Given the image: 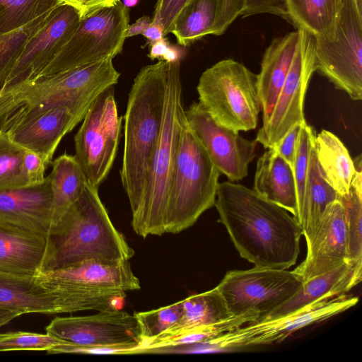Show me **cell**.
I'll use <instances>...</instances> for the list:
<instances>
[{
  "mask_svg": "<svg viewBox=\"0 0 362 362\" xmlns=\"http://www.w3.org/2000/svg\"><path fill=\"white\" fill-rule=\"evenodd\" d=\"M257 75L232 59L218 62L201 75L199 103L219 125L234 132L255 129L261 112Z\"/></svg>",
  "mask_w": 362,
  "mask_h": 362,
  "instance_id": "cell-8",
  "label": "cell"
},
{
  "mask_svg": "<svg viewBox=\"0 0 362 362\" xmlns=\"http://www.w3.org/2000/svg\"><path fill=\"white\" fill-rule=\"evenodd\" d=\"M119 76L109 57L0 93V132L59 105L93 103L102 91L114 86Z\"/></svg>",
  "mask_w": 362,
  "mask_h": 362,
  "instance_id": "cell-4",
  "label": "cell"
},
{
  "mask_svg": "<svg viewBox=\"0 0 362 362\" xmlns=\"http://www.w3.org/2000/svg\"><path fill=\"white\" fill-rule=\"evenodd\" d=\"M141 35L146 38V45L150 46L153 42L164 37L163 28L159 24L154 23H151Z\"/></svg>",
  "mask_w": 362,
  "mask_h": 362,
  "instance_id": "cell-47",
  "label": "cell"
},
{
  "mask_svg": "<svg viewBox=\"0 0 362 362\" xmlns=\"http://www.w3.org/2000/svg\"><path fill=\"white\" fill-rule=\"evenodd\" d=\"M58 5L59 0H0V34L23 27Z\"/></svg>",
  "mask_w": 362,
  "mask_h": 362,
  "instance_id": "cell-35",
  "label": "cell"
},
{
  "mask_svg": "<svg viewBox=\"0 0 362 362\" xmlns=\"http://www.w3.org/2000/svg\"><path fill=\"white\" fill-rule=\"evenodd\" d=\"M361 156L354 160L355 173L349 192L339 196L346 216L349 262L355 272L362 276V165Z\"/></svg>",
  "mask_w": 362,
  "mask_h": 362,
  "instance_id": "cell-32",
  "label": "cell"
},
{
  "mask_svg": "<svg viewBox=\"0 0 362 362\" xmlns=\"http://www.w3.org/2000/svg\"><path fill=\"white\" fill-rule=\"evenodd\" d=\"M267 149L257 160L253 189L287 210L297 221L298 209L293 169L272 148Z\"/></svg>",
  "mask_w": 362,
  "mask_h": 362,
  "instance_id": "cell-25",
  "label": "cell"
},
{
  "mask_svg": "<svg viewBox=\"0 0 362 362\" xmlns=\"http://www.w3.org/2000/svg\"><path fill=\"white\" fill-rule=\"evenodd\" d=\"M361 279L362 276L355 272L354 267L345 262L303 283L302 288L288 300L259 320L289 315L320 300L344 294Z\"/></svg>",
  "mask_w": 362,
  "mask_h": 362,
  "instance_id": "cell-24",
  "label": "cell"
},
{
  "mask_svg": "<svg viewBox=\"0 0 362 362\" xmlns=\"http://www.w3.org/2000/svg\"><path fill=\"white\" fill-rule=\"evenodd\" d=\"M139 2V0H123L122 3L127 8L135 6Z\"/></svg>",
  "mask_w": 362,
  "mask_h": 362,
  "instance_id": "cell-50",
  "label": "cell"
},
{
  "mask_svg": "<svg viewBox=\"0 0 362 362\" xmlns=\"http://www.w3.org/2000/svg\"><path fill=\"white\" fill-rule=\"evenodd\" d=\"M296 53L284 83L268 119L255 141L265 148L274 147L294 126L306 122L303 105L310 80L317 71L314 37L298 29Z\"/></svg>",
  "mask_w": 362,
  "mask_h": 362,
  "instance_id": "cell-14",
  "label": "cell"
},
{
  "mask_svg": "<svg viewBox=\"0 0 362 362\" xmlns=\"http://www.w3.org/2000/svg\"><path fill=\"white\" fill-rule=\"evenodd\" d=\"M343 0H284L288 20L314 37L331 36Z\"/></svg>",
  "mask_w": 362,
  "mask_h": 362,
  "instance_id": "cell-29",
  "label": "cell"
},
{
  "mask_svg": "<svg viewBox=\"0 0 362 362\" xmlns=\"http://www.w3.org/2000/svg\"><path fill=\"white\" fill-rule=\"evenodd\" d=\"M45 159L39 154L25 149L23 158V172L28 186L39 185L44 182L47 166Z\"/></svg>",
  "mask_w": 362,
  "mask_h": 362,
  "instance_id": "cell-41",
  "label": "cell"
},
{
  "mask_svg": "<svg viewBox=\"0 0 362 362\" xmlns=\"http://www.w3.org/2000/svg\"><path fill=\"white\" fill-rule=\"evenodd\" d=\"M270 13L288 20L284 0H245L241 16Z\"/></svg>",
  "mask_w": 362,
  "mask_h": 362,
  "instance_id": "cell-42",
  "label": "cell"
},
{
  "mask_svg": "<svg viewBox=\"0 0 362 362\" xmlns=\"http://www.w3.org/2000/svg\"><path fill=\"white\" fill-rule=\"evenodd\" d=\"M37 275L59 297L64 313L115 308L117 300L141 287L129 261H87Z\"/></svg>",
  "mask_w": 362,
  "mask_h": 362,
  "instance_id": "cell-7",
  "label": "cell"
},
{
  "mask_svg": "<svg viewBox=\"0 0 362 362\" xmlns=\"http://www.w3.org/2000/svg\"><path fill=\"white\" fill-rule=\"evenodd\" d=\"M20 315L18 313L0 308V327L8 323Z\"/></svg>",
  "mask_w": 362,
  "mask_h": 362,
  "instance_id": "cell-49",
  "label": "cell"
},
{
  "mask_svg": "<svg viewBox=\"0 0 362 362\" xmlns=\"http://www.w3.org/2000/svg\"><path fill=\"white\" fill-rule=\"evenodd\" d=\"M51 206L49 175L39 185L0 190V221L15 227L46 235Z\"/></svg>",
  "mask_w": 362,
  "mask_h": 362,
  "instance_id": "cell-20",
  "label": "cell"
},
{
  "mask_svg": "<svg viewBox=\"0 0 362 362\" xmlns=\"http://www.w3.org/2000/svg\"><path fill=\"white\" fill-rule=\"evenodd\" d=\"M52 164V170L48 175L52 189L51 225L57 223L80 197L87 183L74 156L64 153Z\"/></svg>",
  "mask_w": 362,
  "mask_h": 362,
  "instance_id": "cell-28",
  "label": "cell"
},
{
  "mask_svg": "<svg viewBox=\"0 0 362 362\" xmlns=\"http://www.w3.org/2000/svg\"><path fill=\"white\" fill-rule=\"evenodd\" d=\"M186 122L212 161L229 181L243 180L256 156L257 142L217 124L199 102L185 111Z\"/></svg>",
  "mask_w": 362,
  "mask_h": 362,
  "instance_id": "cell-16",
  "label": "cell"
},
{
  "mask_svg": "<svg viewBox=\"0 0 362 362\" xmlns=\"http://www.w3.org/2000/svg\"><path fill=\"white\" fill-rule=\"evenodd\" d=\"M168 66L159 60L141 68L128 95L120 177L132 216L140 207L162 128Z\"/></svg>",
  "mask_w": 362,
  "mask_h": 362,
  "instance_id": "cell-3",
  "label": "cell"
},
{
  "mask_svg": "<svg viewBox=\"0 0 362 362\" xmlns=\"http://www.w3.org/2000/svg\"><path fill=\"white\" fill-rule=\"evenodd\" d=\"M70 344L49 334L29 332H9L0 334V351H46Z\"/></svg>",
  "mask_w": 362,
  "mask_h": 362,
  "instance_id": "cell-38",
  "label": "cell"
},
{
  "mask_svg": "<svg viewBox=\"0 0 362 362\" xmlns=\"http://www.w3.org/2000/svg\"><path fill=\"white\" fill-rule=\"evenodd\" d=\"M52 11L15 30L0 34V92L25 45L44 25Z\"/></svg>",
  "mask_w": 362,
  "mask_h": 362,
  "instance_id": "cell-34",
  "label": "cell"
},
{
  "mask_svg": "<svg viewBox=\"0 0 362 362\" xmlns=\"http://www.w3.org/2000/svg\"><path fill=\"white\" fill-rule=\"evenodd\" d=\"M0 308L18 313H64L56 293L38 275H18L0 272Z\"/></svg>",
  "mask_w": 362,
  "mask_h": 362,
  "instance_id": "cell-21",
  "label": "cell"
},
{
  "mask_svg": "<svg viewBox=\"0 0 362 362\" xmlns=\"http://www.w3.org/2000/svg\"><path fill=\"white\" fill-rule=\"evenodd\" d=\"M214 206L241 257L259 267L296 263L303 230L287 210L229 180L218 184Z\"/></svg>",
  "mask_w": 362,
  "mask_h": 362,
  "instance_id": "cell-1",
  "label": "cell"
},
{
  "mask_svg": "<svg viewBox=\"0 0 362 362\" xmlns=\"http://www.w3.org/2000/svg\"><path fill=\"white\" fill-rule=\"evenodd\" d=\"M182 312V302L149 311L134 313L144 341L152 339L174 327Z\"/></svg>",
  "mask_w": 362,
  "mask_h": 362,
  "instance_id": "cell-37",
  "label": "cell"
},
{
  "mask_svg": "<svg viewBox=\"0 0 362 362\" xmlns=\"http://www.w3.org/2000/svg\"><path fill=\"white\" fill-rule=\"evenodd\" d=\"M188 0H158L151 23L159 24L164 36L170 33L173 22Z\"/></svg>",
  "mask_w": 362,
  "mask_h": 362,
  "instance_id": "cell-40",
  "label": "cell"
},
{
  "mask_svg": "<svg viewBox=\"0 0 362 362\" xmlns=\"http://www.w3.org/2000/svg\"><path fill=\"white\" fill-rule=\"evenodd\" d=\"M180 62H168L162 128L138 211L132 216L142 238L165 233L168 187L182 129L186 122Z\"/></svg>",
  "mask_w": 362,
  "mask_h": 362,
  "instance_id": "cell-5",
  "label": "cell"
},
{
  "mask_svg": "<svg viewBox=\"0 0 362 362\" xmlns=\"http://www.w3.org/2000/svg\"><path fill=\"white\" fill-rule=\"evenodd\" d=\"M358 298L341 294L313 303L298 312L270 320H257L230 330L209 341L193 344L194 353L234 351L284 340L293 332L341 313Z\"/></svg>",
  "mask_w": 362,
  "mask_h": 362,
  "instance_id": "cell-12",
  "label": "cell"
},
{
  "mask_svg": "<svg viewBox=\"0 0 362 362\" xmlns=\"http://www.w3.org/2000/svg\"><path fill=\"white\" fill-rule=\"evenodd\" d=\"M259 317L253 315L231 316L221 322L193 327L170 337L153 339L144 341L137 349V354H147L149 350L178 345H186L209 341L245 324L258 320Z\"/></svg>",
  "mask_w": 362,
  "mask_h": 362,
  "instance_id": "cell-33",
  "label": "cell"
},
{
  "mask_svg": "<svg viewBox=\"0 0 362 362\" xmlns=\"http://www.w3.org/2000/svg\"><path fill=\"white\" fill-rule=\"evenodd\" d=\"M119 0H59V4H67L74 7L79 13L80 18L89 13L104 7L112 6Z\"/></svg>",
  "mask_w": 362,
  "mask_h": 362,
  "instance_id": "cell-44",
  "label": "cell"
},
{
  "mask_svg": "<svg viewBox=\"0 0 362 362\" xmlns=\"http://www.w3.org/2000/svg\"><path fill=\"white\" fill-rule=\"evenodd\" d=\"M25 149L0 132V190L28 186L23 172Z\"/></svg>",
  "mask_w": 362,
  "mask_h": 362,
  "instance_id": "cell-36",
  "label": "cell"
},
{
  "mask_svg": "<svg viewBox=\"0 0 362 362\" xmlns=\"http://www.w3.org/2000/svg\"><path fill=\"white\" fill-rule=\"evenodd\" d=\"M79 21V13L74 7L57 6L44 25L25 45L0 93L37 78L70 38Z\"/></svg>",
  "mask_w": 362,
  "mask_h": 362,
  "instance_id": "cell-17",
  "label": "cell"
},
{
  "mask_svg": "<svg viewBox=\"0 0 362 362\" xmlns=\"http://www.w3.org/2000/svg\"><path fill=\"white\" fill-rule=\"evenodd\" d=\"M184 55L183 49L177 46L170 45L161 60L168 62H180Z\"/></svg>",
  "mask_w": 362,
  "mask_h": 362,
  "instance_id": "cell-48",
  "label": "cell"
},
{
  "mask_svg": "<svg viewBox=\"0 0 362 362\" xmlns=\"http://www.w3.org/2000/svg\"><path fill=\"white\" fill-rule=\"evenodd\" d=\"M181 302L182 312L177 324L153 339L170 337L185 330L214 324L232 316L216 287L192 295Z\"/></svg>",
  "mask_w": 362,
  "mask_h": 362,
  "instance_id": "cell-30",
  "label": "cell"
},
{
  "mask_svg": "<svg viewBox=\"0 0 362 362\" xmlns=\"http://www.w3.org/2000/svg\"><path fill=\"white\" fill-rule=\"evenodd\" d=\"M220 175L185 122L168 182L165 233L186 230L214 206Z\"/></svg>",
  "mask_w": 362,
  "mask_h": 362,
  "instance_id": "cell-6",
  "label": "cell"
},
{
  "mask_svg": "<svg viewBox=\"0 0 362 362\" xmlns=\"http://www.w3.org/2000/svg\"><path fill=\"white\" fill-rule=\"evenodd\" d=\"M314 50L317 71L351 100H361V0H343L333 34L314 37Z\"/></svg>",
  "mask_w": 362,
  "mask_h": 362,
  "instance_id": "cell-10",
  "label": "cell"
},
{
  "mask_svg": "<svg viewBox=\"0 0 362 362\" xmlns=\"http://www.w3.org/2000/svg\"><path fill=\"white\" fill-rule=\"evenodd\" d=\"M217 0H188L176 16L170 33L186 47L207 35H214Z\"/></svg>",
  "mask_w": 362,
  "mask_h": 362,
  "instance_id": "cell-31",
  "label": "cell"
},
{
  "mask_svg": "<svg viewBox=\"0 0 362 362\" xmlns=\"http://www.w3.org/2000/svg\"><path fill=\"white\" fill-rule=\"evenodd\" d=\"M170 44L168 39L163 37L157 40L151 45V49L148 57L152 60L158 59L161 60L163 57L167 52Z\"/></svg>",
  "mask_w": 362,
  "mask_h": 362,
  "instance_id": "cell-45",
  "label": "cell"
},
{
  "mask_svg": "<svg viewBox=\"0 0 362 362\" xmlns=\"http://www.w3.org/2000/svg\"><path fill=\"white\" fill-rule=\"evenodd\" d=\"M121 121L112 86L95 98L74 136V156L87 182L93 187L98 188L112 168L119 145Z\"/></svg>",
  "mask_w": 362,
  "mask_h": 362,
  "instance_id": "cell-13",
  "label": "cell"
},
{
  "mask_svg": "<svg viewBox=\"0 0 362 362\" xmlns=\"http://www.w3.org/2000/svg\"><path fill=\"white\" fill-rule=\"evenodd\" d=\"M314 139L310 149L302 206L298 219L306 243L313 238L328 205L339 197V194L327 181L320 168Z\"/></svg>",
  "mask_w": 362,
  "mask_h": 362,
  "instance_id": "cell-26",
  "label": "cell"
},
{
  "mask_svg": "<svg viewBox=\"0 0 362 362\" xmlns=\"http://www.w3.org/2000/svg\"><path fill=\"white\" fill-rule=\"evenodd\" d=\"M92 103L62 105L18 124L7 132L13 141L52 163L62 138L83 119Z\"/></svg>",
  "mask_w": 362,
  "mask_h": 362,
  "instance_id": "cell-19",
  "label": "cell"
},
{
  "mask_svg": "<svg viewBox=\"0 0 362 362\" xmlns=\"http://www.w3.org/2000/svg\"><path fill=\"white\" fill-rule=\"evenodd\" d=\"M298 41V30L291 32L274 38L264 51L256 80L262 122L269 117L284 83Z\"/></svg>",
  "mask_w": 362,
  "mask_h": 362,
  "instance_id": "cell-22",
  "label": "cell"
},
{
  "mask_svg": "<svg viewBox=\"0 0 362 362\" xmlns=\"http://www.w3.org/2000/svg\"><path fill=\"white\" fill-rule=\"evenodd\" d=\"M307 247L305 259L293 270L303 283L349 262L346 216L338 199L325 209Z\"/></svg>",
  "mask_w": 362,
  "mask_h": 362,
  "instance_id": "cell-18",
  "label": "cell"
},
{
  "mask_svg": "<svg viewBox=\"0 0 362 362\" xmlns=\"http://www.w3.org/2000/svg\"><path fill=\"white\" fill-rule=\"evenodd\" d=\"M303 282L284 269L259 267L228 272L216 286L232 316L265 317L294 296Z\"/></svg>",
  "mask_w": 362,
  "mask_h": 362,
  "instance_id": "cell-11",
  "label": "cell"
},
{
  "mask_svg": "<svg viewBox=\"0 0 362 362\" xmlns=\"http://www.w3.org/2000/svg\"><path fill=\"white\" fill-rule=\"evenodd\" d=\"M245 0H217V16L214 35L225 33L233 21L241 15Z\"/></svg>",
  "mask_w": 362,
  "mask_h": 362,
  "instance_id": "cell-39",
  "label": "cell"
},
{
  "mask_svg": "<svg viewBox=\"0 0 362 362\" xmlns=\"http://www.w3.org/2000/svg\"><path fill=\"white\" fill-rule=\"evenodd\" d=\"M45 330L47 334L77 346H132L138 349L143 343L134 315L116 308L87 316L58 317Z\"/></svg>",
  "mask_w": 362,
  "mask_h": 362,
  "instance_id": "cell-15",
  "label": "cell"
},
{
  "mask_svg": "<svg viewBox=\"0 0 362 362\" xmlns=\"http://www.w3.org/2000/svg\"><path fill=\"white\" fill-rule=\"evenodd\" d=\"M45 248V235L0 221V272L37 276Z\"/></svg>",
  "mask_w": 362,
  "mask_h": 362,
  "instance_id": "cell-23",
  "label": "cell"
},
{
  "mask_svg": "<svg viewBox=\"0 0 362 362\" xmlns=\"http://www.w3.org/2000/svg\"><path fill=\"white\" fill-rule=\"evenodd\" d=\"M314 146L325 179L339 196L346 194L356 170L348 149L334 134L325 129L315 134Z\"/></svg>",
  "mask_w": 362,
  "mask_h": 362,
  "instance_id": "cell-27",
  "label": "cell"
},
{
  "mask_svg": "<svg viewBox=\"0 0 362 362\" xmlns=\"http://www.w3.org/2000/svg\"><path fill=\"white\" fill-rule=\"evenodd\" d=\"M302 124L294 126L272 148L292 168Z\"/></svg>",
  "mask_w": 362,
  "mask_h": 362,
  "instance_id": "cell-43",
  "label": "cell"
},
{
  "mask_svg": "<svg viewBox=\"0 0 362 362\" xmlns=\"http://www.w3.org/2000/svg\"><path fill=\"white\" fill-rule=\"evenodd\" d=\"M129 22V8L121 0L89 13L38 77L113 59L122 51Z\"/></svg>",
  "mask_w": 362,
  "mask_h": 362,
  "instance_id": "cell-9",
  "label": "cell"
},
{
  "mask_svg": "<svg viewBox=\"0 0 362 362\" xmlns=\"http://www.w3.org/2000/svg\"><path fill=\"white\" fill-rule=\"evenodd\" d=\"M151 21L152 18L147 16L139 18L134 23L129 25L126 37H130L142 34L145 29L151 24Z\"/></svg>",
  "mask_w": 362,
  "mask_h": 362,
  "instance_id": "cell-46",
  "label": "cell"
},
{
  "mask_svg": "<svg viewBox=\"0 0 362 362\" xmlns=\"http://www.w3.org/2000/svg\"><path fill=\"white\" fill-rule=\"evenodd\" d=\"M134 255L133 248L112 224L98 188L87 182L80 197L50 226L40 273L87 261H129Z\"/></svg>",
  "mask_w": 362,
  "mask_h": 362,
  "instance_id": "cell-2",
  "label": "cell"
}]
</instances>
